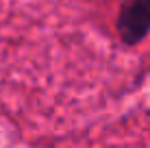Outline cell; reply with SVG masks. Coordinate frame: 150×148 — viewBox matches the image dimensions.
I'll return each instance as SVG.
<instances>
[{"label":"cell","instance_id":"cell-1","mask_svg":"<svg viewBox=\"0 0 150 148\" xmlns=\"http://www.w3.org/2000/svg\"><path fill=\"white\" fill-rule=\"evenodd\" d=\"M150 30V0H124L117 15V33L126 44H137Z\"/></svg>","mask_w":150,"mask_h":148}]
</instances>
